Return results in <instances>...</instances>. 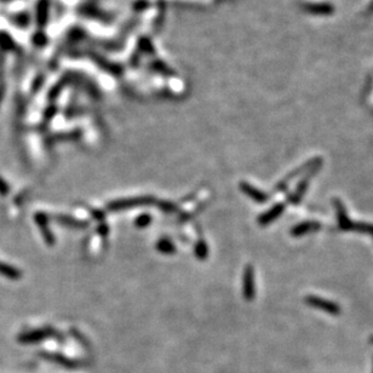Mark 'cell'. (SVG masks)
I'll list each match as a JSON object with an SVG mask.
<instances>
[{"label": "cell", "mask_w": 373, "mask_h": 373, "mask_svg": "<svg viewBox=\"0 0 373 373\" xmlns=\"http://www.w3.org/2000/svg\"><path fill=\"white\" fill-rule=\"evenodd\" d=\"M323 163H324L323 157H320V159L317 160V163L315 164L313 168H311L310 170H308V171L302 176V180L298 183V186H297V188L295 189V192H293L289 196V202H290V204L298 205L299 202L302 201L303 198H304L305 193H307V190H308L309 182H310L311 178H313L314 176L320 171V169L323 168Z\"/></svg>", "instance_id": "6da1fadb"}, {"label": "cell", "mask_w": 373, "mask_h": 373, "mask_svg": "<svg viewBox=\"0 0 373 373\" xmlns=\"http://www.w3.org/2000/svg\"><path fill=\"white\" fill-rule=\"evenodd\" d=\"M305 304L309 305V307L315 308V309H319V310L325 311V313L333 315V316H337L342 313V308L339 307L336 302L330 301V299H325V298H321V297L317 296H307L304 299Z\"/></svg>", "instance_id": "7a4b0ae2"}, {"label": "cell", "mask_w": 373, "mask_h": 373, "mask_svg": "<svg viewBox=\"0 0 373 373\" xmlns=\"http://www.w3.org/2000/svg\"><path fill=\"white\" fill-rule=\"evenodd\" d=\"M333 206L336 208V215H337V223L338 228L343 232H354V227H355V222L351 221L349 216H348L345 206L342 202L341 199H333Z\"/></svg>", "instance_id": "3957f363"}, {"label": "cell", "mask_w": 373, "mask_h": 373, "mask_svg": "<svg viewBox=\"0 0 373 373\" xmlns=\"http://www.w3.org/2000/svg\"><path fill=\"white\" fill-rule=\"evenodd\" d=\"M321 228H323V224L317 222V221H304V222H301L292 227V229L290 230V234L293 238H301V236L310 234V233L319 232Z\"/></svg>", "instance_id": "277c9868"}, {"label": "cell", "mask_w": 373, "mask_h": 373, "mask_svg": "<svg viewBox=\"0 0 373 373\" xmlns=\"http://www.w3.org/2000/svg\"><path fill=\"white\" fill-rule=\"evenodd\" d=\"M302 9L308 14L319 16H329L335 12V6L329 3H303Z\"/></svg>", "instance_id": "5b68a950"}, {"label": "cell", "mask_w": 373, "mask_h": 373, "mask_svg": "<svg viewBox=\"0 0 373 373\" xmlns=\"http://www.w3.org/2000/svg\"><path fill=\"white\" fill-rule=\"evenodd\" d=\"M285 208H286V205L283 204V202H278V204L273 206L271 210L267 211L265 214L260 215L258 218V223L260 226H267V224L274 222V221H277L284 214Z\"/></svg>", "instance_id": "8992f818"}, {"label": "cell", "mask_w": 373, "mask_h": 373, "mask_svg": "<svg viewBox=\"0 0 373 373\" xmlns=\"http://www.w3.org/2000/svg\"><path fill=\"white\" fill-rule=\"evenodd\" d=\"M254 272L251 267H247L244 274V296L245 298L251 301L254 298Z\"/></svg>", "instance_id": "52a82bcc"}, {"label": "cell", "mask_w": 373, "mask_h": 373, "mask_svg": "<svg viewBox=\"0 0 373 373\" xmlns=\"http://www.w3.org/2000/svg\"><path fill=\"white\" fill-rule=\"evenodd\" d=\"M241 188H242V190H244V192L246 193L251 199L254 200V201H257V202H267V201H268V199H269L268 194L260 192V190L256 189V188L250 186V184L242 183Z\"/></svg>", "instance_id": "ba28073f"}, {"label": "cell", "mask_w": 373, "mask_h": 373, "mask_svg": "<svg viewBox=\"0 0 373 373\" xmlns=\"http://www.w3.org/2000/svg\"><path fill=\"white\" fill-rule=\"evenodd\" d=\"M0 273L5 277L11 278V279H16L18 278V272L16 269L11 268V267L6 265V264H0Z\"/></svg>", "instance_id": "9c48e42d"}, {"label": "cell", "mask_w": 373, "mask_h": 373, "mask_svg": "<svg viewBox=\"0 0 373 373\" xmlns=\"http://www.w3.org/2000/svg\"><path fill=\"white\" fill-rule=\"evenodd\" d=\"M8 190H9L8 184H6L5 182L0 178V194H6L8 193Z\"/></svg>", "instance_id": "30bf717a"}, {"label": "cell", "mask_w": 373, "mask_h": 373, "mask_svg": "<svg viewBox=\"0 0 373 373\" xmlns=\"http://www.w3.org/2000/svg\"><path fill=\"white\" fill-rule=\"evenodd\" d=\"M368 11H371V12H373V2L371 3V4H369V8H368Z\"/></svg>", "instance_id": "8fae6325"}, {"label": "cell", "mask_w": 373, "mask_h": 373, "mask_svg": "<svg viewBox=\"0 0 373 373\" xmlns=\"http://www.w3.org/2000/svg\"><path fill=\"white\" fill-rule=\"evenodd\" d=\"M371 342H372V343H373V337H372V338H371Z\"/></svg>", "instance_id": "7c38bea8"}]
</instances>
